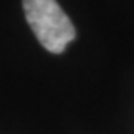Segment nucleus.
Wrapping results in <instances>:
<instances>
[{"label":"nucleus","instance_id":"f257e3e1","mask_svg":"<svg viewBox=\"0 0 134 134\" xmlns=\"http://www.w3.org/2000/svg\"><path fill=\"white\" fill-rule=\"evenodd\" d=\"M25 19L43 48L61 54L76 36V30L57 0H23Z\"/></svg>","mask_w":134,"mask_h":134}]
</instances>
